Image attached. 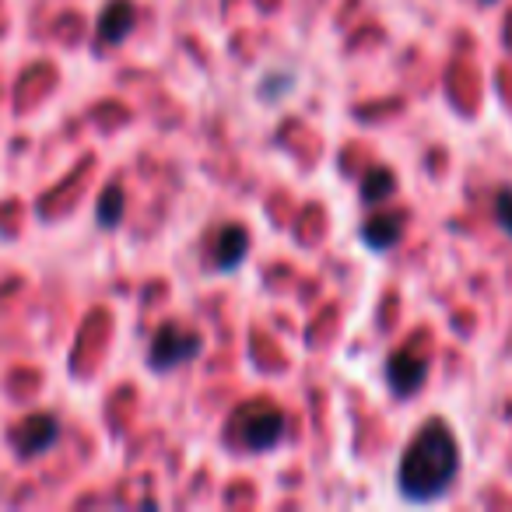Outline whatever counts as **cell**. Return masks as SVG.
I'll use <instances>...</instances> for the list:
<instances>
[{
	"mask_svg": "<svg viewBox=\"0 0 512 512\" xmlns=\"http://www.w3.org/2000/svg\"><path fill=\"white\" fill-rule=\"evenodd\" d=\"M460 477V446L446 421H428L400 456L397 488L407 502L428 505L442 498Z\"/></svg>",
	"mask_w": 512,
	"mask_h": 512,
	"instance_id": "1",
	"label": "cell"
},
{
	"mask_svg": "<svg viewBox=\"0 0 512 512\" xmlns=\"http://www.w3.org/2000/svg\"><path fill=\"white\" fill-rule=\"evenodd\" d=\"M232 435L242 449H253V453H264L285 432V414L278 411V404H271L267 397H256L249 404H242L232 414Z\"/></svg>",
	"mask_w": 512,
	"mask_h": 512,
	"instance_id": "2",
	"label": "cell"
},
{
	"mask_svg": "<svg viewBox=\"0 0 512 512\" xmlns=\"http://www.w3.org/2000/svg\"><path fill=\"white\" fill-rule=\"evenodd\" d=\"M200 351H204V337L179 327V323H165V327H158V334L151 337L148 365L155 372H172V369H179V365L193 362Z\"/></svg>",
	"mask_w": 512,
	"mask_h": 512,
	"instance_id": "3",
	"label": "cell"
},
{
	"mask_svg": "<svg viewBox=\"0 0 512 512\" xmlns=\"http://www.w3.org/2000/svg\"><path fill=\"white\" fill-rule=\"evenodd\" d=\"M428 376V351L418 348V341H411L407 348H400L397 355L386 362V383L397 397H411L425 386Z\"/></svg>",
	"mask_w": 512,
	"mask_h": 512,
	"instance_id": "4",
	"label": "cell"
},
{
	"mask_svg": "<svg viewBox=\"0 0 512 512\" xmlns=\"http://www.w3.org/2000/svg\"><path fill=\"white\" fill-rule=\"evenodd\" d=\"M60 425L53 414H36V418H25L22 425L11 432V446L18 449V456H39L57 442Z\"/></svg>",
	"mask_w": 512,
	"mask_h": 512,
	"instance_id": "5",
	"label": "cell"
},
{
	"mask_svg": "<svg viewBox=\"0 0 512 512\" xmlns=\"http://www.w3.org/2000/svg\"><path fill=\"white\" fill-rule=\"evenodd\" d=\"M134 22H137V15H134V8H130L127 0H116V4H109V8L102 11V18H99V43L120 46L123 39L130 36Z\"/></svg>",
	"mask_w": 512,
	"mask_h": 512,
	"instance_id": "6",
	"label": "cell"
},
{
	"mask_svg": "<svg viewBox=\"0 0 512 512\" xmlns=\"http://www.w3.org/2000/svg\"><path fill=\"white\" fill-rule=\"evenodd\" d=\"M400 232H404V218L400 214H376L362 225V242L376 253H386L400 242Z\"/></svg>",
	"mask_w": 512,
	"mask_h": 512,
	"instance_id": "7",
	"label": "cell"
},
{
	"mask_svg": "<svg viewBox=\"0 0 512 512\" xmlns=\"http://www.w3.org/2000/svg\"><path fill=\"white\" fill-rule=\"evenodd\" d=\"M246 249H249V235L242 232L239 225L225 228V232L218 235V242H214V253H211L214 271H235V267L242 264V256H246Z\"/></svg>",
	"mask_w": 512,
	"mask_h": 512,
	"instance_id": "8",
	"label": "cell"
},
{
	"mask_svg": "<svg viewBox=\"0 0 512 512\" xmlns=\"http://www.w3.org/2000/svg\"><path fill=\"white\" fill-rule=\"evenodd\" d=\"M95 221H99V228H120V221H123V190L116 183L109 186V190H102L99 207H95Z\"/></svg>",
	"mask_w": 512,
	"mask_h": 512,
	"instance_id": "9",
	"label": "cell"
},
{
	"mask_svg": "<svg viewBox=\"0 0 512 512\" xmlns=\"http://www.w3.org/2000/svg\"><path fill=\"white\" fill-rule=\"evenodd\" d=\"M393 172H386V169H376L369 179H365V186H362V197H365V204H383L386 197L393 193Z\"/></svg>",
	"mask_w": 512,
	"mask_h": 512,
	"instance_id": "10",
	"label": "cell"
},
{
	"mask_svg": "<svg viewBox=\"0 0 512 512\" xmlns=\"http://www.w3.org/2000/svg\"><path fill=\"white\" fill-rule=\"evenodd\" d=\"M495 218L505 228V235H512V190L495 193Z\"/></svg>",
	"mask_w": 512,
	"mask_h": 512,
	"instance_id": "11",
	"label": "cell"
},
{
	"mask_svg": "<svg viewBox=\"0 0 512 512\" xmlns=\"http://www.w3.org/2000/svg\"><path fill=\"white\" fill-rule=\"evenodd\" d=\"M484 4H491V0H484Z\"/></svg>",
	"mask_w": 512,
	"mask_h": 512,
	"instance_id": "12",
	"label": "cell"
}]
</instances>
